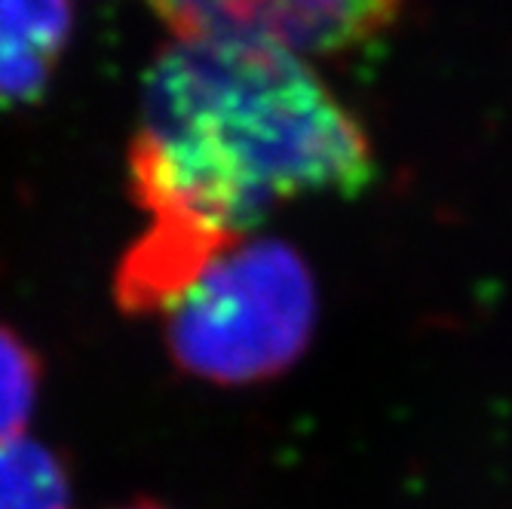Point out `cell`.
Here are the masks:
<instances>
[{
	"mask_svg": "<svg viewBox=\"0 0 512 509\" xmlns=\"http://www.w3.org/2000/svg\"><path fill=\"white\" fill-rule=\"evenodd\" d=\"M71 28V0H0V108L43 99Z\"/></svg>",
	"mask_w": 512,
	"mask_h": 509,
	"instance_id": "cell-5",
	"label": "cell"
},
{
	"mask_svg": "<svg viewBox=\"0 0 512 509\" xmlns=\"http://www.w3.org/2000/svg\"><path fill=\"white\" fill-rule=\"evenodd\" d=\"M0 509H71L65 460L28 436L0 442Z\"/></svg>",
	"mask_w": 512,
	"mask_h": 509,
	"instance_id": "cell-6",
	"label": "cell"
},
{
	"mask_svg": "<svg viewBox=\"0 0 512 509\" xmlns=\"http://www.w3.org/2000/svg\"><path fill=\"white\" fill-rule=\"evenodd\" d=\"M117 509H166V506H163V503H157V500H135V503L117 506Z\"/></svg>",
	"mask_w": 512,
	"mask_h": 509,
	"instance_id": "cell-8",
	"label": "cell"
},
{
	"mask_svg": "<svg viewBox=\"0 0 512 509\" xmlns=\"http://www.w3.org/2000/svg\"><path fill=\"white\" fill-rule=\"evenodd\" d=\"M172 37L261 40L298 56H338L393 25L402 0H148Z\"/></svg>",
	"mask_w": 512,
	"mask_h": 509,
	"instance_id": "cell-3",
	"label": "cell"
},
{
	"mask_svg": "<svg viewBox=\"0 0 512 509\" xmlns=\"http://www.w3.org/2000/svg\"><path fill=\"white\" fill-rule=\"evenodd\" d=\"M243 240L181 221H151L123 252L114 273V301L126 316L169 313L206 270Z\"/></svg>",
	"mask_w": 512,
	"mask_h": 509,
	"instance_id": "cell-4",
	"label": "cell"
},
{
	"mask_svg": "<svg viewBox=\"0 0 512 509\" xmlns=\"http://www.w3.org/2000/svg\"><path fill=\"white\" fill-rule=\"evenodd\" d=\"M43 381L37 350L7 322H0V442L22 436Z\"/></svg>",
	"mask_w": 512,
	"mask_h": 509,
	"instance_id": "cell-7",
	"label": "cell"
},
{
	"mask_svg": "<svg viewBox=\"0 0 512 509\" xmlns=\"http://www.w3.org/2000/svg\"><path fill=\"white\" fill-rule=\"evenodd\" d=\"M316 280L286 240L227 249L166 313V350L178 372L215 387H249L307 353L316 332Z\"/></svg>",
	"mask_w": 512,
	"mask_h": 509,
	"instance_id": "cell-2",
	"label": "cell"
},
{
	"mask_svg": "<svg viewBox=\"0 0 512 509\" xmlns=\"http://www.w3.org/2000/svg\"><path fill=\"white\" fill-rule=\"evenodd\" d=\"M126 166L151 221L246 240L295 200L365 191L375 151L304 56L261 40L172 37L145 71Z\"/></svg>",
	"mask_w": 512,
	"mask_h": 509,
	"instance_id": "cell-1",
	"label": "cell"
}]
</instances>
